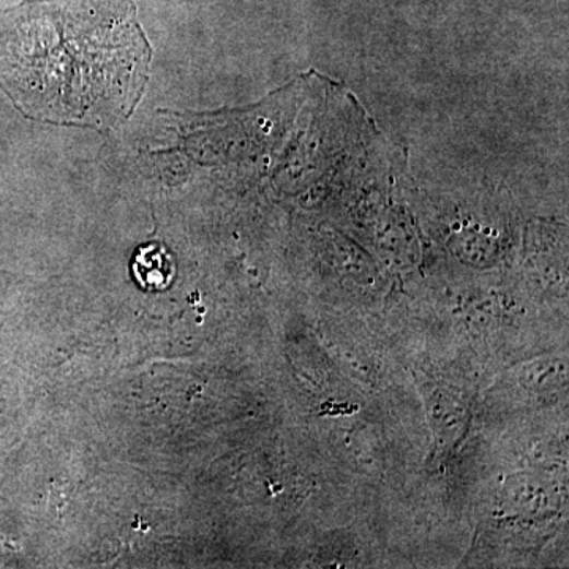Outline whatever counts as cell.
Returning a JSON list of instances; mask_svg holds the SVG:
<instances>
[{
	"label": "cell",
	"mask_w": 569,
	"mask_h": 569,
	"mask_svg": "<svg viewBox=\"0 0 569 569\" xmlns=\"http://www.w3.org/2000/svg\"><path fill=\"white\" fill-rule=\"evenodd\" d=\"M151 58L129 0H29L0 12V87L32 119L100 127L129 118Z\"/></svg>",
	"instance_id": "1"
},
{
	"label": "cell",
	"mask_w": 569,
	"mask_h": 569,
	"mask_svg": "<svg viewBox=\"0 0 569 569\" xmlns=\"http://www.w3.org/2000/svg\"><path fill=\"white\" fill-rule=\"evenodd\" d=\"M132 274L146 292H164L176 275V261L164 244L140 247L133 257Z\"/></svg>",
	"instance_id": "2"
}]
</instances>
